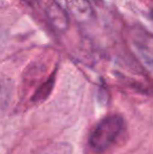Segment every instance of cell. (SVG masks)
<instances>
[{
    "mask_svg": "<svg viewBox=\"0 0 153 154\" xmlns=\"http://www.w3.org/2000/svg\"><path fill=\"white\" fill-rule=\"evenodd\" d=\"M124 127V121L120 116H109L94 128L89 143L96 152H103L120 135Z\"/></svg>",
    "mask_w": 153,
    "mask_h": 154,
    "instance_id": "1",
    "label": "cell"
},
{
    "mask_svg": "<svg viewBox=\"0 0 153 154\" xmlns=\"http://www.w3.org/2000/svg\"><path fill=\"white\" fill-rule=\"evenodd\" d=\"M45 14L55 31L63 32L68 29L69 20L67 13L56 1H49L47 3L45 8Z\"/></svg>",
    "mask_w": 153,
    "mask_h": 154,
    "instance_id": "2",
    "label": "cell"
},
{
    "mask_svg": "<svg viewBox=\"0 0 153 154\" xmlns=\"http://www.w3.org/2000/svg\"><path fill=\"white\" fill-rule=\"evenodd\" d=\"M67 11L79 22H88L93 17V8L88 0H65Z\"/></svg>",
    "mask_w": 153,
    "mask_h": 154,
    "instance_id": "3",
    "label": "cell"
},
{
    "mask_svg": "<svg viewBox=\"0 0 153 154\" xmlns=\"http://www.w3.org/2000/svg\"><path fill=\"white\" fill-rule=\"evenodd\" d=\"M133 42L139 53L150 66L152 62V38L150 34L146 32H136L133 35Z\"/></svg>",
    "mask_w": 153,
    "mask_h": 154,
    "instance_id": "4",
    "label": "cell"
},
{
    "mask_svg": "<svg viewBox=\"0 0 153 154\" xmlns=\"http://www.w3.org/2000/svg\"><path fill=\"white\" fill-rule=\"evenodd\" d=\"M11 95V84L6 80L0 79V105H3L8 101Z\"/></svg>",
    "mask_w": 153,
    "mask_h": 154,
    "instance_id": "5",
    "label": "cell"
},
{
    "mask_svg": "<svg viewBox=\"0 0 153 154\" xmlns=\"http://www.w3.org/2000/svg\"><path fill=\"white\" fill-rule=\"evenodd\" d=\"M54 85V75H51V78L46 82L45 84H43V86L38 90V93L36 97H44L46 94H48L50 89L53 88Z\"/></svg>",
    "mask_w": 153,
    "mask_h": 154,
    "instance_id": "6",
    "label": "cell"
},
{
    "mask_svg": "<svg viewBox=\"0 0 153 154\" xmlns=\"http://www.w3.org/2000/svg\"><path fill=\"white\" fill-rule=\"evenodd\" d=\"M22 1H24L25 3H27L29 5H33V4L35 3L36 0H22Z\"/></svg>",
    "mask_w": 153,
    "mask_h": 154,
    "instance_id": "7",
    "label": "cell"
}]
</instances>
